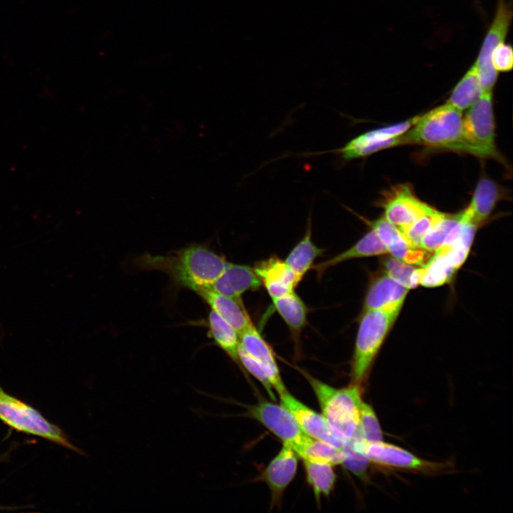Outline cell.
I'll list each match as a JSON object with an SVG mask.
<instances>
[{"mask_svg": "<svg viewBox=\"0 0 513 513\" xmlns=\"http://www.w3.org/2000/svg\"><path fill=\"white\" fill-rule=\"evenodd\" d=\"M227 263L223 256L208 246L195 243L166 254L145 252L133 260L137 269L164 272L176 288L195 293L209 288L224 271Z\"/></svg>", "mask_w": 513, "mask_h": 513, "instance_id": "obj_1", "label": "cell"}, {"mask_svg": "<svg viewBox=\"0 0 513 513\" xmlns=\"http://www.w3.org/2000/svg\"><path fill=\"white\" fill-rule=\"evenodd\" d=\"M403 144L462 151L474 155L467 141L462 112L447 103L420 115L415 124L402 135Z\"/></svg>", "mask_w": 513, "mask_h": 513, "instance_id": "obj_2", "label": "cell"}, {"mask_svg": "<svg viewBox=\"0 0 513 513\" xmlns=\"http://www.w3.org/2000/svg\"><path fill=\"white\" fill-rule=\"evenodd\" d=\"M403 304L363 311L360 319L351 364V384L361 386Z\"/></svg>", "mask_w": 513, "mask_h": 513, "instance_id": "obj_3", "label": "cell"}, {"mask_svg": "<svg viewBox=\"0 0 513 513\" xmlns=\"http://www.w3.org/2000/svg\"><path fill=\"white\" fill-rule=\"evenodd\" d=\"M318 402L321 414L333 432L345 442L358 433V406L361 387L351 384L336 388L305 373Z\"/></svg>", "mask_w": 513, "mask_h": 513, "instance_id": "obj_4", "label": "cell"}, {"mask_svg": "<svg viewBox=\"0 0 513 513\" xmlns=\"http://www.w3.org/2000/svg\"><path fill=\"white\" fill-rule=\"evenodd\" d=\"M0 420L20 432L36 435L80 453L58 426L36 409L8 394L0 387Z\"/></svg>", "mask_w": 513, "mask_h": 513, "instance_id": "obj_5", "label": "cell"}, {"mask_svg": "<svg viewBox=\"0 0 513 513\" xmlns=\"http://www.w3.org/2000/svg\"><path fill=\"white\" fill-rule=\"evenodd\" d=\"M492 108V91H483L463 118L464 133L474 155L502 161L494 143Z\"/></svg>", "mask_w": 513, "mask_h": 513, "instance_id": "obj_6", "label": "cell"}, {"mask_svg": "<svg viewBox=\"0 0 513 513\" xmlns=\"http://www.w3.org/2000/svg\"><path fill=\"white\" fill-rule=\"evenodd\" d=\"M512 4L507 0H497L496 10L473 63L475 66L482 91H492L498 72L491 63V53L499 43L504 42L512 22Z\"/></svg>", "mask_w": 513, "mask_h": 513, "instance_id": "obj_7", "label": "cell"}, {"mask_svg": "<svg viewBox=\"0 0 513 513\" xmlns=\"http://www.w3.org/2000/svg\"><path fill=\"white\" fill-rule=\"evenodd\" d=\"M249 413L298 455L310 437L303 432L293 415L281 405L260 400L249 408Z\"/></svg>", "mask_w": 513, "mask_h": 513, "instance_id": "obj_8", "label": "cell"}, {"mask_svg": "<svg viewBox=\"0 0 513 513\" xmlns=\"http://www.w3.org/2000/svg\"><path fill=\"white\" fill-rule=\"evenodd\" d=\"M353 447L363 454L369 462L375 465L421 471H435L440 464L425 460L395 445L379 442H369L359 432L351 440Z\"/></svg>", "mask_w": 513, "mask_h": 513, "instance_id": "obj_9", "label": "cell"}, {"mask_svg": "<svg viewBox=\"0 0 513 513\" xmlns=\"http://www.w3.org/2000/svg\"><path fill=\"white\" fill-rule=\"evenodd\" d=\"M384 217L403 233L432 207L420 200L408 185L388 192L383 202Z\"/></svg>", "mask_w": 513, "mask_h": 513, "instance_id": "obj_10", "label": "cell"}, {"mask_svg": "<svg viewBox=\"0 0 513 513\" xmlns=\"http://www.w3.org/2000/svg\"><path fill=\"white\" fill-rule=\"evenodd\" d=\"M281 405L294 417L303 432L309 437L343 449L346 442L331 430L322 414L314 411L296 399L287 390L279 395Z\"/></svg>", "mask_w": 513, "mask_h": 513, "instance_id": "obj_11", "label": "cell"}, {"mask_svg": "<svg viewBox=\"0 0 513 513\" xmlns=\"http://www.w3.org/2000/svg\"><path fill=\"white\" fill-rule=\"evenodd\" d=\"M299 455L288 445H283L261 475L268 486L272 506L279 505L283 494L296 476Z\"/></svg>", "mask_w": 513, "mask_h": 513, "instance_id": "obj_12", "label": "cell"}, {"mask_svg": "<svg viewBox=\"0 0 513 513\" xmlns=\"http://www.w3.org/2000/svg\"><path fill=\"white\" fill-rule=\"evenodd\" d=\"M253 268L271 299L294 291L299 284L291 267L276 256L256 262Z\"/></svg>", "mask_w": 513, "mask_h": 513, "instance_id": "obj_13", "label": "cell"}, {"mask_svg": "<svg viewBox=\"0 0 513 513\" xmlns=\"http://www.w3.org/2000/svg\"><path fill=\"white\" fill-rule=\"evenodd\" d=\"M370 225L393 257L410 264H423L425 250L412 245L405 234L385 217L372 222Z\"/></svg>", "mask_w": 513, "mask_h": 513, "instance_id": "obj_14", "label": "cell"}, {"mask_svg": "<svg viewBox=\"0 0 513 513\" xmlns=\"http://www.w3.org/2000/svg\"><path fill=\"white\" fill-rule=\"evenodd\" d=\"M262 286L253 267L227 261L224 271L209 287L227 296L242 299L243 294Z\"/></svg>", "mask_w": 513, "mask_h": 513, "instance_id": "obj_15", "label": "cell"}, {"mask_svg": "<svg viewBox=\"0 0 513 513\" xmlns=\"http://www.w3.org/2000/svg\"><path fill=\"white\" fill-rule=\"evenodd\" d=\"M196 294L239 334L253 323L242 299L227 296L210 288L201 289Z\"/></svg>", "mask_w": 513, "mask_h": 513, "instance_id": "obj_16", "label": "cell"}, {"mask_svg": "<svg viewBox=\"0 0 513 513\" xmlns=\"http://www.w3.org/2000/svg\"><path fill=\"white\" fill-rule=\"evenodd\" d=\"M240 346L251 356L264 365L276 380L280 395L286 390L272 348L262 337L254 323L239 334Z\"/></svg>", "mask_w": 513, "mask_h": 513, "instance_id": "obj_17", "label": "cell"}, {"mask_svg": "<svg viewBox=\"0 0 513 513\" xmlns=\"http://www.w3.org/2000/svg\"><path fill=\"white\" fill-rule=\"evenodd\" d=\"M408 290L387 274L377 277L368 286L364 299L363 311L403 304Z\"/></svg>", "mask_w": 513, "mask_h": 513, "instance_id": "obj_18", "label": "cell"}, {"mask_svg": "<svg viewBox=\"0 0 513 513\" xmlns=\"http://www.w3.org/2000/svg\"><path fill=\"white\" fill-rule=\"evenodd\" d=\"M388 252L375 231L371 230L363 235L356 243L344 252L314 265L313 269L319 279L329 268L353 259L379 256Z\"/></svg>", "mask_w": 513, "mask_h": 513, "instance_id": "obj_19", "label": "cell"}, {"mask_svg": "<svg viewBox=\"0 0 513 513\" xmlns=\"http://www.w3.org/2000/svg\"><path fill=\"white\" fill-rule=\"evenodd\" d=\"M271 299L274 309L288 326L292 339L298 345L301 332L307 325L308 307L294 291Z\"/></svg>", "mask_w": 513, "mask_h": 513, "instance_id": "obj_20", "label": "cell"}, {"mask_svg": "<svg viewBox=\"0 0 513 513\" xmlns=\"http://www.w3.org/2000/svg\"><path fill=\"white\" fill-rule=\"evenodd\" d=\"M325 252L312 241L311 219H309L303 237L288 254L286 263L294 272L300 283L307 272L314 266L315 260Z\"/></svg>", "mask_w": 513, "mask_h": 513, "instance_id": "obj_21", "label": "cell"}, {"mask_svg": "<svg viewBox=\"0 0 513 513\" xmlns=\"http://www.w3.org/2000/svg\"><path fill=\"white\" fill-rule=\"evenodd\" d=\"M499 197L497 184L489 178H482L477 183L470 204L462 211L464 218L478 225L489 216Z\"/></svg>", "mask_w": 513, "mask_h": 513, "instance_id": "obj_22", "label": "cell"}, {"mask_svg": "<svg viewBox=\"0 0 513 513\" xmlns=\"http://www.w3.org/2000/svg\"><path fill=\"white\" fill-rule=\"evenodd\" d=\"M207 327L211 338L237 365H239V337L237 331L213 310L207 316ZM241 367V366H240Z\"/></svg>", "mask_w": 513, "mask_h": 513, "instance_id": "obj_23", "label": "cell"}, {"mask_svg": "<svg viewBox=\"0 0 513 513\" xmlns=\"http://www.w3.org/2000/svg\"><path fill=\"white\" fill-rule=\"evenodd\" d=\"M302 460L306 481L319 502L322 497L328 496L334 489L336 481L334 465L321 461Z\"/></svg>", "mask_w": 513, "mask_h": 513, "instance_id": "obj_24", "label": "cell"}, {"mask_svg": "<svg viewBox=\"0 0 513 513\" xmlns=\"http://www.w3.org/2000/svg\"><path fill=\"white\" fill-rule=\"evenodd\" d=\"M402 144H403L402 136L385 140H375L364 133L352 139L343 147L329 152L340 154L343 160H350Z\"/></svg>", "mask_w": 513, "mask_h": 513, "instance_id": "obj_25", "label": "cell"}, {"mask_svg": "<svg viewBox=\"0 0 513 513\" xmlns=\"http://www.w3.org/2000/svg\"><path fill=\"white\" fill-rule=\"evenodd\" d=\"M482 93L478 73L472 64L454 87L447 103L462 112L468 109Z\"/></svg>", "mask_w": 513, "mask_h": 513, "instance_id": "obj_26", "label": "cell"}, {"mask_svg": "<svg viewBox=\"0 0 513 513\" xmlns=\"http://www.w3.org/2000/svg\"><path fill=\"white\" fill-rule=\"evenodd\" d=\"M462 217V212L455 214H445L423 237L420 248L428 252L437 251L443 245L446 238L461 221Z\"/></svg>", "mask_w": 513, "mask_h": 513, "instance_id": "obj_27", "label": "cell"}, {"mask_svg": "<svg viewBox=\"0 0 513 513\" xmlns=\"http://www.w3.org/2000/svg\"><path fill=\"white\" fill-rule=\"evenodd\" d=\"M299 457L302 460H311L341 465L344 458L343 449H339L328 442L309 437L303 447Z\"/></svg>", "mask_w": 513, "mask_h": 513, "instance_id": "obj_28", "label": "cell"}, {"mask_svg": "<svg viewBox=\"0 0 513 513\" xmlns=\"http://www.w3.org/2000/svg\"><path fill=\"white\" fill-rule=\"evenodd\" d=\"M435 252L423 266L420 284L427 287H435L447 283L456 271L441 254Z\"/></svg>", "mask_w": 513, "mask_h": 513, "instance_id": "obj_29", "label": "cell"}, {"mask_svg": "<svg viewBox=\"0 0 513 513\" xmlns=\"http://www.w3.org/2000/svg\"><path fill=\"white\" fill-rule=\"evenodd\" d=\"M383 265L388 276L408 289L420 284L423 267L416 268L394 257L386 259Z\"/></svg>", "mask_w": 513, "mask_h": 513, "instance_id": "obj_30", "label": "cell"}, {"mask_svg": "<svg viewBox=\"0 0 513 513\" xmlns=\"http://www.w3.org/2000/svg\"><path fill=\"white\" fill-rule=\"evenodd\" d=\"M239 360L240 366L244 368L264 386L272 400H275V392L279 393L276 380L269 369L260 361L248 354L239 345Z\"/></svg>", "mask_w": 513, "mask_h": 513, "instance_id": "obj_31", "label": "cell"}, {"mask_svg": "<svg viewBox=\"0 0 513 513\" xmlns=\"http://www.w3.org/2000/svg\"><path fill=\"white\" fill-rule=\"evenodd\" d=\"M358 432L369 442L383 441V432L372 406L363 400L358 406Z\"/></svg>", "mask_w": 513, "mask_h": 513, "instance_id": "obj_32", "label": "cell"}, {"mask_svg": "<svg viewBox=\"0 0 513 513\" xmlns=\"http://www.w3.org/2000/svg\"><path fill=\"white\" fill-rule=\"evenodd\" d=\"M434 208L421 216L405 232L409 242L416 247H420V243L425 234L445 215Z\"/></svg>", "mask_w": 513, "mask_h": 513, "instance_id": "obj_33", "label": "cell"}, {"mask_svg": "<svg viewBox=\"0 0 513 513\" xmlns=\"http://www.w3.org/2000/svg\"><path fill=\"white\" fill-rule=\"evenodd\" d=\"M343 450L344 458L341 465L356 476L365 478L369 463L368 458L353 447L351 440L346 442Z\"/></svg>", "mask_w": 513, "mask_h": 513, "instance_id": "obj_34", "label": "cell"}, {"mask_svg": "<svg viewBox=\"0 0 513 513\" xmlns=\"http://www.w3.org/2000/svg\"><path fill=\"white\" fill-rule=\"evenodd\" d=\"M491 63L498 73L511 71L513 66L512 46L505 41L497 46L491 53Z\"/></svg>", "mask_w": 513, "mask_h": 513, "instance_id": "obj_35", "label": "cell"}]
</instances>
